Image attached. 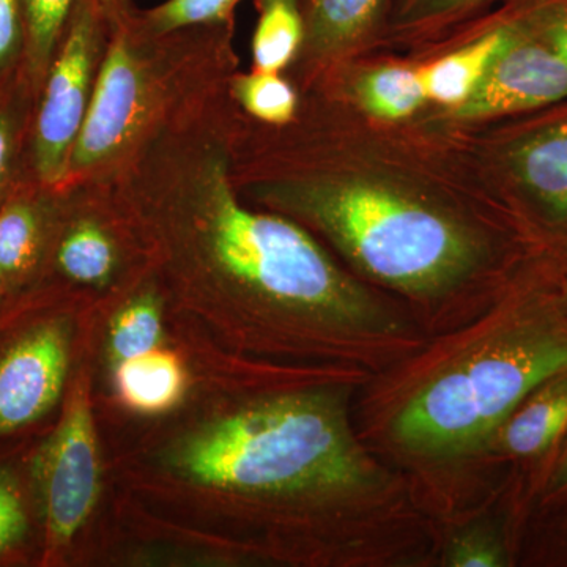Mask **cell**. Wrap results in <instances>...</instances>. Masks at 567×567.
Returning a JSON list of instances; mask_svg holds the SVG:
<instances>
[{
    "mask_svg": "<svg viewBox=\"0 0 567 567\" xmlns=\"http://www.w3.org/2000/svg\"><path fill=\"white\" fill-rule=\"evenodd\" d=\"M511 17L567 62V0H511Z\"/></svg>",
    "mask_w": 567,
    "mask_h": 567,
    "instance_id": "obj_21",
    "label": "cell"
},
{
    "mask_svg": "<svg viewBox=\"0 0 567 567\" xmlns=\"http://www.w3.org/2000/svg\"><path fill=\"white\" fill-rule=\"evenodd\" d=\"M528 527H539L537 532L524 536V540L529 536H539L535 559L567 565V499L551 509L533 513L528 518Z\"/></svg>",
    "mask_w": 567,
    "mask_h": 567,
    "instance_id": "obj_27",
    "label": "cell"
},
{
    "mask_svg": "<svg viewBox=\"0 0 567 567\" xmlns=\"http://www.w3.org/2000/svg\"><path fill=\"white\" fill-rule=\"evenodd\" d=\"M55 270L78 286L100 287L110 284L117 268V249L102 226L93 221L71 224L52 248Z\"/></svg>",
    "mask_w": 567,
    "mask_h": 567,
    "instance_id": "obj_16",
    "label": "cell"
},
{
    "mask_svg": "<svg viewBox=\"0 0 567 567\" xmlns=\"http://www.w3.org/2000/svg\"><path fill=\"white\" fill-rule=\"evenodd\" d=\"M171 324L173 339L166 346L107 369L112 398L126 412L167 415L188 399L200 379L203 365L196 344L173 317Z\"/></svg>",
    "mask_w": 567,
    "mask_h": 567,
    "instance_id": "obj_11",
    "label": "cell"
},
{
    "mask_svg": "<svg viewBox=\"0 0 567 567\" xmlns=\"http://www.w3.org/2000/svg\"><path fill=\"white\" fill-rule=\"evenodd\" d=\"M144 230L169 274L171 315L215 361L377 375L427 341L404 305L297 223L244 207L221 175Z\"/></svg>",
    "mask_w": 567,
    "mask_h": 567,
    "instance_id": "obj_2",
    "label": "cell"
},
{
    "mask_svg": "<svg viewBox=\"0 0 567 567\" xmlns=\"http://www.w3.org/2000/svg\"><path fill=\"white\" fill-rule=\"evenodd\" d=\"M100 0H78L39 89L31 118V169L54 186L70 169L71 151L91 100L92 58Z\"/></svg>",
    "mask_w": 567,
    "mask_h": 567,
    "instance_id": "obj_7",
    "label": "cell"
},
{
    "mask_svg": "<svg viewBox=\"0 0 567 567\" xmlns=\"http://www.w3.org/2000/svg\"><path fill=\"white\" fill-rule=\"evenodd\" d=\"M511 137L506 169L522 226L550 251L567 256V100Z\"/></svg>",
    "mask_w": 567,
    "mask_h": 567,
    "instance_id": "obj_8",
    "label": "cell"
},
{
    "mask_svg": "<svg viewBox=\"0 0 567 567\" xmlns=\"http://www.w3.org/2000/svg\"><path fill=\"white\" fill-rule=\"evenodd\" d=\"M62 413L29 464V486L41 528V561H62L99 506L103 457L92 398V374L82 363L70 377Z\"/></svg>",
    "mask_w": 567,
    "mask_h": 567,
    "instance_id": "obj_5",
    "label": "cell"
},
{
    "mask_svg": "<svg viewBox=\"0 0 567 567\" xmlns=\"http://www.w3.org/2000/svg\"><path fill=\"white\" fill-rule=\"evenodd\" d=\"M9 286H7L6 278H3L2 271H0V303L6 300L7 297H10Z\"/></svg>",
    "mask_w": 567,
    "mask_h": 567,
    "instance_id": "obj_31",
    "label": "cell"
},
{
    "mask_svg": "<svg viewBox=\"0 0 567 567\" xmlns=\"http://www.w3.org/2000/svg\"><path fill=\"white\" fill-rule=\"evenodd\" d=\"M238 99L260 121L284 123L292 118L297 99L292 87L274 71H257L238 82Z\"/></svg>",
    "mask_w": 567,
    "mask_h": 567,
    "instance_id": "obj_22",
    "label": "cell"
},
{
    "mask_svg": "<svg viewBox=\"0 0 567 567\" xmlns=\"http://www.w3.org/2000/svg\"><path fill=\"white\" fill-rule=\"evenodd\" d=\"M565 100L567 62L522 29L475 92L457 106V114L466 118L522 114Z\"/></svg>",
    "mask_w": 567,
    "mask_h": 567,
    "instance_id": "obj_10",
    "label": "cell"
},
{
    "mask_svg": "<svg viewBox=\"0 0 567 567\" xmlns=\"http://www.w3.org/2000/svg\"><path fill=\"white\" fill-rule=\"evenodd\" d=\"M312 39L341 48L371 31L388 0H298Z\"/></svg>",
    "mask_w": 567,
    "mask_h": 567,
    "instance_id": "obj_17",
    "label": "cell"
},
{
    "mask_svg": "<svg viewBox=\"0 0 567 567\" xmlns=\"http://www.w3.org/2000/svg\"><path fill=\"white\" fill-rule=\"evenodd\" d=\"M142 95V80L125 43L111 48L93 85L87 111L71 151L70 167L92 166L110 156L132 128Z\"/></svg>",
    "mask_w": 567,
    "mask_h": 567,
    "instance_id": "obj_12",
    "label": "cell"
},
{
    "mask_svg": "<svg viewBox=\"0 0 567 567\" xmlns=\"http://www.w3.org/2000/svg\"><path fill=\"white\" fill-rule=\"evenodd\" d=\"M558 274V254H539L484 315L431 336L354 398L361 442L409 480L442 532L502 498L481 472L488 440L525 395L567 371Z\"/></svg>",
    "mask_w": 567,
    "mask_h": 567,
    "instance_id": "obj_3",
    "label": "cell"
},
{
    "mask_svg": "<svg viewBox=\"0 0 567 567\" xmlns=\"http://www.w3.org/2000/svg\"><path fill=\"white\" fill-rule=\"evenodd\" d=\"M238 0H169L148 13V24L158 32L224 20Z\"/></svg>",
    "mask_w": 567,
    "mask_h": 567,
    "instance_id": "obj_25",
    "label": "cell"
},
{
    "mask_svg": "<svg viewBox=\"0 0 567 567\" xmlns=\"http://www.w3.org/2000/svg\"><path fill=\"white\" fill-rule=\"evenodd\" d=\"M76 2L78 0H21L24 33L22 61L28 80L37 92Z\"/></svg>",
    "mask_w": 567,
    "mask_h": 567,
    "instance_id": "obj_18",
    "label": "cell"
},
{
    "mask_svg": "<svg viewBox=\"0 0 567 567\" xmlns=\"http://www.w3.org/2000/svg\"><path fill=\"white\" fill-rule=\"evenodd\" d=\"M24 54L21 0H0V87L17 71Z\"/></svg>",
    "mask_w": 567,
    "mask_h": 567,
    "instance_id": "obj_29",
    "label": "cell"
},
{
    "mask_svg": "<svg viewBox=\"0 0 567 567\" xmlns=\"http://www.w3.org/2000/svg\"><path fill=\"white\" fill-rule=\"evenodd\" d=\"M372 377L238 363L197 380L117 462L136 516L233 561L434 566L442 528L354 429Z\"/></svg>",
    "mask_w": 567,
    "mask_h": 567,
    "instance_id": "obj_1",
    "label": "cell"
},
{
    "mask_svg": "<svg viewBox=\"0 0 567 567\" xmlns=\"http://www.w3.org/2000/svg\"><path fill=\"white\" fill-rule=\"evenodd\" d=\"M31 533V514L20 473L0 465V561L24 546Z\"/></svg>",
    "mask_w": 567,
    "mask_h": 567,
    "instance_id": "obj_23",
    "label": "cell"
},
{
    "mask_svg": "<svg viewBox=\"0 0 567 567\" xmlns=\"http://www.w3.org/2000/svg\"><path fill=\"white\" fill-rule=\"evenodd\" d=\"M532 514L551 509L567 499V434L546 465L537 472L528 486ZM529 514V516H532Z\"/></svg>",
    "mask_w": 567,
    "mask_h": 567,
    "instance_id": "obj_26",
    "label": "cell"
},
{
    "mask_svg": "<svg viewBox=\"0 0 567 567\" xmlns=\"http://www.w3.org/2000/svg\"><path fill=\"white\" fill-rule=\"evenodd\" d=\"M260 17L254 33V62L259 71L281 70L300 47L305 33L298 0H259Z\"/></svg>",
    "mask_w": 567,
    "mask_h": 567,
    "instance_id": "obj_19",
    "label": "cell"
},
{
    "mask_svg": "<svg viewBox=\"0 0 567 567\" xmlns=\"http://www.w3.org/2000/svg\"><path fill=\"white\" fill-rule=\"evenodd\" d=\"M360 100L374 117L398 121L423 104L425 92L417 71L385 66L372 71L361 81Z\"/></svg>",
    "mask_w": 567,
    "mask_h": 567,
    "instance_id": "obj_20",
    "label": "cell"
},
{
    "mask_svg": "<svg viewBox=\"0 0 567 567\" xmlns=\"http://www.w3.org/2000/svg\"><path fill=\"white\" fill-rule=\"evenodd\" d=\"M559 256V274H558V286L559 292H561L563 301H565L567 308V256Z\"/></svg>",
    "mask_w": 567,
    "mask_h": 567,
    "instance_id": "obj_30",
    "label": "cell"
},
{
    "mask_svg": "<svg viewBox=\"0 0 567 567\" xmlns=\"http://www.w3.org/2000/svg\"><path fill=\"white\" fill-rule=\"evenodd\" d=\"M567 434V371L551 377L522 399L484 450L481 472L491 486L507 487L513 476L525 491ZM528 496V492H527Z\"/></svg>",
    "mask_w": 567,
    "mask_h": 567,
    "instance_id": "obj_9",
    "label": "cell"
},
{
    "mask_svg": "<svg viewBox=\"0 0 567 567\" xmlns=\"http://www.w3.org/2000/svg\"><path fill=\"white\" fill-rule=\"evenodd\" d=\"M282 204L319 230L365 284L404 305L429 338L484 315L547 251L524 235L498 237L382 183H319L287 193Z\"/></svg>",
    "mask_w": 567,
    "mask_h": 567,
    "instance_id": "obj_4",
    "label": "cell"
},
{
    "mask_svg": "<svg viewBox=\"0 0 567 567\" xmlns=\"http://www.w3.org/2000/svg\"><path fill=\"white\" fill-rule=\"evenodd\" d=\"M517 21L507 13L492 24L480 39L453 54L424 66L420 73L425 99L461 106L475 92L496 59L520 35Z\"/></svg>",
    "mask_w": 567,
    "mask_h": 567,
    "instance_id": "obj_13",
    "label": "cell"
},
{
    "mask_svg": "<svg viewBox=\"0 0 567 567\" xmlns=\"http://www.w3.org/2000/svg\"><path fill=\"white\" fill-rule=\"evenodd\" d=\"M486 0H394V21L405 28L457 20Z\"/></svg>",
    "mask_w": 567,
    "mask_h": 567,
    "instance_id": "obj_28",
    "label": "cell"
},
{
    "mask_svg": "<svg viewBox=\"0 0 567 567\" xmlns=\"http://www.w3.org/2000/svg\"><path fill=\"white\" fill-rule=\"evenodd\" d=\"M173 339L166 298L155 290L128 298L115 309L103 338L104 371L166 346Z\"/></svg>",
    "mask_w": 567,
    "mask_h": 567,
    "instance_id": "obj_15",
    "label": "cell"
},
{
    "mask_svg": "<svg viewBox=\"0 0 567 567\" xmlns=\"http://www.w3.org/2000/svg\"><path fill=\"white\" fill-rule=\"evenodd\" d=\"M47 208L43 200L11 194L0 205V271L10 293L20 290L39 274L48 249Z\"/></svg>",
    "mask_w": 567,
    "mask_h": 567,
    "instance_id": "obj_14",
    "label": "cell"
},
{
    "mask_svg": "<svg viewBox=\"0 0 567 567\" xmlns=\"http://www.w3.org/2000/svg\"><path fill=\"white\" fill-rule=\"evenodd\" d=\"M62 309L28 311L0 339V439L24 431L65 395L78 323Z\"/></svg>",
    "mask_w": 567,
    "mask_h": 567,
    "instance_id": "obj_6",
    "label": "cell"
},
{
    "mask_svg": "<svg viewBox=\"0 0 567 567\" xmlns=\"http://www.w3.org/2000/svg\"><path fill=\"white\" fill-rule=\"evenodd\" d=\"M2 92V87H0ZM25 114L22 103L0 93V205L14 192L21 133Z\"/></svg>",
    "mask_w": 567,
    "mask_h": 567,
    "instance_id": "obj_24",
    "label": "cell"
}]
</instances>
